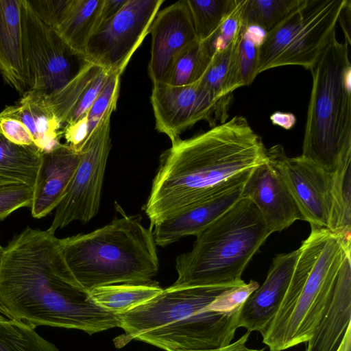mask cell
Returning <instances> with one entry per match:
<instances>
[{"label": "cell", "instance_id": "1", "mask_svg": "<svg viewBox=\"0 0 351 351\" xmlns=\"http://www.w3.org/2000/svg\"><path fill=\"white\" fill-rule=\"evenodd\" d=\"M0 313L35 328L77 329L90 335L119 327L118 315L98 306L77 285L55 233L29 226L4 247Z\"/></svg>", "mask_w": 351, "mask_h": 351}, {"label": "cell", "instance_id": "2", "mask_svg": "<svg viewBox=\"0 0 351 351\" xmlns=\"http://www.w3.org/2000/svg\"><path fill=\"white\" fill-rule=\"evenodd\" d=\"M171 143L160 157L143 206L151 228L245 181L252 169L267 159L261 137L242 116Z\"/></svg>", "mask_w": 351, "mask_h": 351}, {"label": "cell", "instance_id": "3", "mask_svg": "<svg viewBox=\"0 0 351 351\" xmlns=\"http://www.w3.org/2000/svg\"><path fill=\"white\" fill-rule=\"evenodd\" d=\"M232 287L234 286H170L146 303L118 315L119 327L129 339L141 341L165 351L228 346L239 328L240 309L221 312L212 309L210 304Z\"/></svg>", "mask_w": 351, "mask_h": 351}, {"label": "cell", "instance_id": "4", "mask_svg": "<svg viewBox=\"0 0 351 351\" xmlns=\"http://www.w3.org/2000/svg\"><path fill=\"white\" fill-rule=\"evenodd\" d=\"M121 217L90 232L60 239L66 263L85 291L105 285L151 282L159 271L152 228L140 215Z\"/></svg>", "mask_w": 351, "mask_h": 351}, {"label": "cell", "instance_id": "5", "mask_svg": "<svg viewBox=\"0 0 351 351\" xmlns=\"http://www.w3.org/2000/svg\"><path fill=\"white\" fill-rule=\"evenodd\" d=\"M298 250L284 298L261 334L269 351L308 341L330 300L341 263L351 252V243L327 229L311 228Z\"/></svg>", "mask_w": 351, "mask_h": 351}, {"label": "cell", "instance_id": "6", "mask_svg": "<svg viewBox=\"0 0 351 351\" xmlns=\"http://www.w3.org/2000/svg\"><path fill=\"white\" fill-rule=\"evenodd\" d=\"M271 232L258 209L241 197L196 236L191 251L176 259L174 287L241 285L242 274Z\"/></svg>", "mask_w": 351, "mask_h": 351}, {"label": "cell", "instance_id": "7", "mask_svg": "<svg viewBox=\"0 0 351 351\" xmlns=\"http://www.w3.org/2000/svg\"><path fill=\"white\" fill-rule=\"evenodd\" d=\"M349 45L334 36L310 69L313 85L301 156L330 173L351 156Z\"/></svg>", "mask_w": 351, "mask_h": 351}, {"label": "cell", "instance_id": "8", "mask_svg": "<svg viewBox=\"0 0 351 351\" xmlns=\"http://www.w3.org/2000/svg\"><path fill=\"white\" fill-rule=\"evenodd\" d=\"M347 0H300L259 46L258 74L283 66L310 70L336 35V25Z\"/></svg>", "mask_w": 351, "mask_h": 351}, {"label": "cell", "instance_id": "9", "mask_svg": "<svg viewBox=\"0 0 351 351\" xmlns=\"http://www.w3.org/2000/svg\"><path fill=\"white\" fill-rule=\"evenodd\" d=\"M111 105L87 138L80 152L77 168L66 194L56 208L49 230L55 233L74 221L87 223L98 213L104 178L111 148Z\"/></svg>", "mask_w": 351, "mask_h": 351}, {"label": "cell", "instance_id": "10", "mask_svg": "<svg viewBox=\"0 0 351 351\" xmlns=\"http://www.w3.org/2000/svg\"><path fill=\"white\" fill-rule=\"evenodd\" d=\"M21 23L29 89L50 94L67 84L90 62L73 50L22 0Z\"/></svg>", "mask_w": 351, "mask_h": 351}, {"label": "cell", "instance_id": "11", "mask_svg": "<svg viewBox=\"0 0 351 351\" xmlns=\"http://www.w3.org/2000/svg\"><path fill=\"white\" fill-rule=\"evenodd\" d=\"M164 0H128L112 19L90 37L86 52L89 62L107 73L121 75L131 57L149 33Z\"/></svg>", "mask_w": 351, "mask_h": 351}, {"label": "cell", "instance_id": "12", "mask_svg": "<svg viewBox=\"0 0 351 351\" xmlns=\"http://www.w3.org/2000/svg\"><path fill=\"white\" fill-rule=\"evenodd\" d=\"M232 101L215 99L197 82L182 86L154 83L151 95L156 129L171 143L199 121H206L211 128L226 122Z\"/></svg>", "mask_w": 351, "mask_h": 351}, {"label": "cell", "instance_id": "13", "mask_svg": "<svg viewBox=\"0 0 351 351\" xmlns=\"http://www.w3.org/2000/svg\"><path fill=\"white\" fill-rule=\"evenodd\" d=\"M267 156L285 182L304 221H308L311 228L328 230L333 173L301 155L288 157L281 145L267 149Z\"/></svg>", "mask_w": 351, "mask_h": 351}, {"label": "cell", "instance_id": "14", "mask_svg": "<svg viewBox=\"0 0 351 351\" xmlns=\"http://www.w3.org/2000/svg\"><path fill=\"white\" fill-rule=\"evenodd\" d=\"M149 33L148 74L153 84H167L178 56L198 41L186 0L176 1L158 12Z\"/></svg>", "mask_w": 351, "mask_h": 351}, {"label": "cell", "instance_id": "15", "mask_svg": "<svg viewBox=\"0 0 351 351\" xmlns=\"http://www.w3.org/2000/svg\"><path fill=\"white\" fill-rule=\"evenodd\" d=\"M241 197L254 203L271 234L282 231L296 220H304L285 182L267 156L252 169Z\"/></svg>", "mask_w": 351, "mask_h": 351}, {"label": "cell", "instance_id": "16", "mask_svg": "<svg viewBox=\"0 0 351 351\" xmlns=\"http://www.w3.org/2000/svg\"><path fill=\"white\" fill-rule=\"evenodd\" d=\"M298 249L277 255L262 285L252 292L241 307L238 325L247 331L263 333L277 313L287 290Z\"/></svg>", "mask_w": 351, "mask_h": 351}, {"label": "cell", "instance_id": "17", "mask_svg": "<svg viewBox=\"0 0 351 351\" xmlns=\"http://www.w3.org/2000/svg\"><path fill=\"white\" fill-rule=\"evenodd\" d=\"M80 152L68 144L59 143L43 152L30 206L34 218L40 219L56 209L64 197L77 168Z\"/></svg>", "mask_w": 351, "mask_h": 351}, {"label": "cell", "instance_id": "18", "mask_svg": "<svg viewBox=\"0 0 351 351\" xmlns=\"http://www.w3.org/2000/svg\"><path fill=\"white\" fill-rule=\"evenodd\" d=\"M351 321V259L348 252L340 266L330 300L305 351H337Z\"/></svg>", "mask_w": 351, "mask_h": 351}, {"label": "cell", "instance_id": "19", "mask_svg": "<svg viewBox=\"0 0 351 351\" xmlns=\"http://www.w3.org/2000/svg\"><path fill=\"white\" fill-rule=\"evenodd\" d=\"M245 181L155 225L153 234L156 245L165 247L182 237H196L241 197Z\"/></svg>", "mask_w": 351, "mask_h": 351}, {"label": "cell", "instance_id": "20", "mask_svg": "<svg viewBox=\"0 0 351 351\" xmlns=\"http://www.w3.org/2000/svg\"><path fill=\"white\" fill-rule=\"evenodd\" d=\"M21 5L22 0H0V76L21 96L29 89Z\"/></svg>", "mask_w": 351, "mask_h": 351}, {"label": "cell", "instance_id": "21", "mask_svg": "<svg viewBox=\"0 0 351 351\" xmlns=\"http://www.w3.org/2000/svg\"><path fill=\"white\" fill-rule=\"evenodd\" d=\"M0 117L14 118L23 123L34 145L42 152L50 150L60 143L62 125L51 109L44 92L29 89L14 105L5 106Z\"/></svg>", "mask_w": 351, "mask_h": 351}, {"label": "cell", "instance_id": "22", "mask_svg": "<svg viewBox=\"0 0 351 351\" xmlns=\"http://www.w3.org/2000/svg\"><path fill=\"white\" fill-rule=\"evenodd\" d=\"M103 3L104 0H69L53 28L73 50L85 56L88 41L98 27Z\"/></svg>", "mask_w": 351, "mask_h": 351}, {"label": "cell", "instance_id": "23", "mask_svg": "<svg viewBox=\"0 0 351 351\" xmlns=\"http://www.w3.org/2000/svg\"><path fill=\"white\" fill-rule=\"evenodd\" d=\"M243 26L226 48L217 51L199 80L198 84L215 99L233 98V91L241 87L239 68V48L243 32Z\"/></svg>", "mask_w": 351, "mask_h": 351}, {"label": "cell", "instance_id": "24", "mask_svg": "<svg viewBox=\"0 0 351 351\" xmlns=\"http://www.w3.org/2000/svg\"><path fill=\"white\" fill-rule=\"evenodd\" d=\"M159 284L152 280L141 284H116L95 287L88 291L92 301L114 315H120L142 305L162 291Z\"/></svg>", "mask_w": 351, "mask_h": 351}, {"label": "cell", "instance_id": "25", "mask_svg": "<svg viewBox=\"0 0 351 351\" xmlns=\"http://www.w3.org/2000/svg\"><path fill=\"white\" fill-rule=\"evenodd\" d=\"M42 153L34 144L18 145L0 133V176L33 188Z\"/></svg>", "mask_w": 351, "mask_h": 351}, {"label": "cell", "instance_id": "26", "mask_svg": "<svg viewBox=\"0 0 351 351\" xmlns=\"http://www.w3.org/2000/svg\"><path fill=\"white\" fill-rule=\"evenodd\" d=\"M328 230L351 243V156L345 159L333 173Z\"/></svg>", "mask_w": 351, "mask_h": 351}, {"label": "cell", "instance_id": "27", "mask_svg": "<svg viewBox=\"0 0 351 351\" xmlns=\"http://www.w3.org/2000/svg\"><path fill=\"white\" fill-rule=\"evenodd\" d=\"M103 70L90 62L62 88L47 94L49 105L62 125L67 123L86 90Z\"/></svg>", "mask_w": 351, "mask_h": 351}, {"label": "cell", "instance_id": "28", "mask_svg": "<svg viewBox=\"0 0 351 351\" xmlns=\"http://www.w3.org/2000/svg\"><path fill=\"white\" fill-rule=\"evenodd\" d=\"M213 55L206 40L195 42L178 56L167 84L182 86L198 82L206 70Z\"/></svg>", "mask_w": 351, "mask_h": 351}, {"label": "cell", "instance_id": "29", "mask_svg": "<svg viewBox=\"0 0 351 351\" xmlns=\"http://www.w3.org/2000/svg\"><path fill=\"white\" fill-rule=\"evenodd\" d=\"M300 0H243L241 12L242 25L269 32L298 5Z\"/></svg>", "mask_w": 351, "mask_h": 351}, {"label": "cell", "instance_id": "30", "mask_svg": "<svg viewBox=\"0 0 351 351\" xmlns=\"http://www.w3.org/2000/svg\"><path fill=\"white\" fill-rule=\"evenodd\" d=\"M35 327L0 317V351H59L36 332Z\"/></svg>", "mask_w": 351, "mask_h": 351}, {"label": "cell", "instance_id": "31", "mask_svg": "<svg viewBox=\"0 0 351 351\" xmlns=\"http://www.w3.org/2000/svg\"><path fill=\"white\" fill-rule=\"evenodd\" d=\"M237 0H186L197 40L208 39L232 11Z\"/></svg>", "mask_w": 351, "mask_h": 351}, {"label": "cell", "instance_id": "32", "mask_svg": "<svg viewBox=\"0 0 351 351\" xmlns=\"http://www.w3.org/2000/svg\"><path fill=\"white\" fill-rule=\"evenodd\" d=\"M264 35H255L250 28L246 29L242 34L239 48V76L242 86L251 84L258 75V50Z\"/></svg>", "mask_w": 351, "mask_h": 351}, {"label": "cell", "instance_id": "33", "mask_svg": "<svg viewBox=\"0 0 351 351\" xmlns=\"http://www.w3.org/2000/svg\"><path fill=\"white\" fill-rule=\"evenodd\" d=\"M120 75L109 73L103 88L87 112L88 136L109 107L113 104L117 103L120 90Z\"/></svg>", "mask_w": 351, "mask_h": 351}, {"label": "cell", "instance_id": "34", "mask_svg": "<svg viewBox=\"0 0 351 351\" xmlns=\"http://www.w3.org/2000/svg\"><path fill=\"white\" fill-rule=\"evenodd\" d=\"M32 197V188L22 183L0 187V220L19 208L30 207Z\"/></svg>", "mask_w": 351, "mask_h": 351}, {"label": "cell", "instance_id": "35", "mask_svg": "<svg viewBox=\"0 0 351 351\" xmlns=\"http://www.w3.org/2000/svg\"><path fill=\"white\" fill-rule=\"evenodd\" d=\"M243 3V0H237L232 11L225 19L217 30L206 40L213 54L215 51L228 47L242 29L241 12Z\"/></svg>", "mask_w": 351, "mask_h": 351}, {"label": "cell", "instance_id": "36", "mask_svg": "<svg viewBox=\"0 0 351 351\" xmlns=\"http://www.w3.org/2000/svg\"><path fill=\"white\" fill-rule=\"evenodd\" d=\"M108 75L109 73L103 70L90 83L81 100L72 112L67 123L75 122L86 115L94 101L103 88Z\"/></svg>", "mask_w": 351, "mask_h": 351}, {"label": "cell", "instance_id": "37", "mask_svg": "<svg viewBox=\"0 0 351 351\" xmlns=\"http://www.w3.org/2000/svg\"><path fill=\"white\" fill-rule=\"evenodd\" d=\"M69 0H28L37 16L45 24L54 28Z\"/></svg>", "mask_w": 351, "mask_h": 351}, {"label": "cell", "instance_id": "38", "mask_svg": "<svg viewBox=\"0 0 351 351\" xmlns=\"http://www.w3.org/2000/svg\"><path fill=\"white\" fill-rule=\"evenodd\" d=\"M0 133L8 140L18 145L34 144L27 128L14 118L0 117Z\"/></svg>", "mask_w": 351, "mask_h": 351}, {"label": "cell", "instance_id": "39", "mask_svg": "<svg viewBox=\"0 0 351 351\" xmlns=\"http://www.w3.org/2000/svg\"><path fill=\"white\" fill-rule=\"evenodd\" d=\"M62 134L66 144L80 153L88 136L87 115L75 122L66 124L62 130Z\"/></svg>", "mask_w": 351, "mask_h": 351}, {"label": "cell", "instance_id": "40", "mask_svg": "<svg viewBox=\"0 0 351 351\" xmlns=\"http://www.w3.org/2000/svg\"><path fill=\"white\" fill-rule=\"evenodd\" d=\"M127 1L128 0H104L97 28L101 24L115 16L125 5Z\"/></svg>", "mask_w": 351, "mask_h": 351}, {"label": "cell", "instance_id": "41", "mask_svg": "<svg viewBox=\"0 0 351 351\" xmlns=\"http://www.w3.org/2000/svg\"><path fill=\"white\" fill-rule=\"evenodd\" d=\"M250 333V332L247 331L236 341L226 346L191 351H264L265 349H252L246 346V343L248 341Z\"/></svg>", "mask_w": 351, "mask_h": 351}, {"label": "cell", "instance_id": "42", "mask_svg": "<svg viewBox=\"0 0 351 351\" xmlns=\"http://www.w3.org/2000/svg\"><path fill=\"white\" fill-rule=\"evenodd\" d=\"M272 124L285 130H291L296 123V117L293 113L276 111L270 116Z\"/></svg>", "mask_w": 351, "mask_h": 351}, {"label": "cell", "instance_id": "43", "mask_svg": "<svg viewBox=\"0 0 351 351\" xmlns=\"http://www.w3.org/2000/svg\"><path fill=\"white\" fill-rule=\"evenodd\" d=\"M350 11H351V1L347 0L346 3L342 9L339 21L341 22V25L344 34V38L349 45H350Z\"/></svg>", "mask_w": 351, "mask_h": 351}, {"label": "cell", "instance_id": "44", "mask_svg": "<svg viewBox=\"0 0 351 351\" xmlns=\"http://www.w3.org/2000/svg\"><path fill=\"white\" fill-rule=\"evenodd\" d=\"M351 348V328H349L337 351H350Z\"/></svg>", "mask_w": 351, "mask_h": 351}, {"label": "cell", "instance_id": "45", "mask_svg": "<svg viewBox=\"0 0 351 351\" xmlns=\"http://www.w3.org/2000/svg\"><path fill=\"white\" fill-rule=\"evenodd\" d=\"M14 183L20 182L0 176V187H3Z\"/></svg>", "mask_w": 351, "mask_h": 351}, {"label": "cell", "instance_id": "46", "mask_svg": "<svg viewBox=\"0 0 351 351\" xmlns=\"http://www.w3.org/2000/svg\"><path fill=\"white\" fill-rule=\"evenodd\" d=\"M4 247H3L0 244V265L1 263L3 254Z\"/></svg>", "mask_w": 351, "mask_h": 351}]
</instances>
